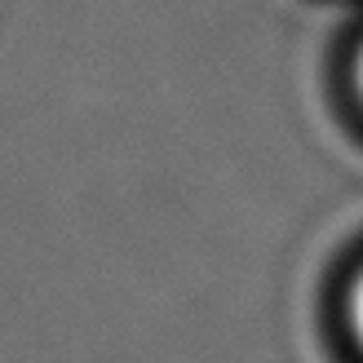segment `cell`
Instances as JSON below:
<instances>
[{"label": "cell", "instance_id": "cell-1", "mask_svg": "<svg viewBox=\"0 0 363 363\" xmlns=\"http://www.w3.org/2000/svg\"><path fill=\"white\" fill-rule=\"evenodd\" d=\"M346 323H350V337H354V346L363 350V270L354 275L350 293H346Z\"/></svg>", "mask_w": 363, "mask_h": 363}, {"label": "cell", "instance_id": "cell-2", "mask_svg": "<svg viewBox=\"0 0 363 363\" xmlns=\"http://www.w3.org/2000/svg\"><path fill=\"white\" fill-rule=\"evenodd\" d=\"M359 94H363V49H359Z\"/></svg>", "mask_w": 363, "mask_h": 363}]
</instances>
